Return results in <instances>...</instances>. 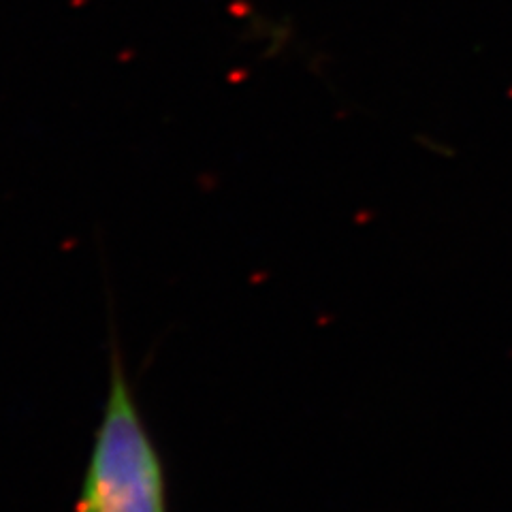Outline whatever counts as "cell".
Masks as SVG:
<instances>
[{
	"instance_id": "6da1fadb",
	"label": "cell",
	"mask_w": 512,
	"mask_h": 512,
	"mask_svg": "<svg viewBox=\"0 0 512 512\" xmlns=\"http://www.w3.org/2000/svg\"><path fill=\"white\" fill-rule=\"evenodd\" d=\"M73 512H169L165 459L150 434L111 327L109 384Z\"/></svg>"
}]
</instances>
